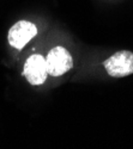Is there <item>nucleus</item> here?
<instances>
[{
	"label": "nucleus",
	"instance_id": "obj_1",
	"mask_svg": "<svg viewBox=\"0 0 133 149\" xmlns=\"http://www.w3.org/2000/svg\"><path fill=\"white\" fill-rule=\"evenodd\" d=\"M103 66L108 75L112 78H125L133 74V53L120 50L108 57Z\"/></svg>",
	"mask_w": 133,
	"mask_h": 149
},
{
	"label": "nucleus",
	"instance_id": "obj_2",
	"mask_svg": "<svg viewBox=\"0 0 133 149\" xmlns=\"http://www.w3.org/2000/svg\"><path fill=\"white\" fill-rule=\"evenodd\" d=\"M48 74L52 77H61L73 67V58L66 48L54 47L46 56Z\"/></svg>",
	"mask_w": 133,
	"mask_h": 149
},
{
	"label": "nucleus",
	"instance_id": "obj_4",
	"mask_svg": "<svg viewBox=\"0 0 133 149\" xmlns=\"http://www.w3.org/2000/svg\"><path fill=\"white\" fill-rule=\"evenodd\" d=\"M23 75L25 77L28 82L32 86L42 85L48 75L46 57L40 54H34L28 57V60L24 63Z\"/></svg>",
	"mask_w": 133,
	"mask_h": 149
},
{
	"label": "nucleus",
	"instance_id": "obj_3",
	"mask_svg": "<svg viewBox=\"0 0 133 149\" xmlns=\"http://www.w3.org/2000/svg\"><path fill=\"white\" fill-rule=\"evenodd\" d=\"M37 32L39 30L34 23L28 20H19L10 28L7 40L11 47H13L17 50H22L37 35Z\"/></svg>",
	"mask_w": 133,
	"mask_h": 149
}]
</instances>
